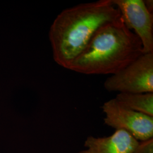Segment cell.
I'll use <instances>...</instances> for the list:
<instances>
[{"label":"cell","mask_w":153,"mask_h":153,"mask_svg":"<svg viewBox=\"0 0 153 153\" xmlns=\"http://www.w3.org/2000/svg\"><path fill=\"white\" fill-rule=\"evenodd\" d=\"M120 18V11L112 0L81 4L61 11L49 33L55 62L68 69L99 28Z\"/></svg>","instance_id":"cell-1"},{"label":"cell","mask_w":153,"mask_h":153,"mask_svg":"<svg viewBox=\"0 0 153 153\" xmlns=\"http://www.w3.org/2000/svg\"><path fill=\"white\" fill-rule=\"evenodd\" d=\"M142 54L140 39L121 17L99 28L68 69L88 75H113Z\"/></svg>","instance_id":"cell-2"},{"label":"cell","mask_w":153,"mask_h":153,"mask_svg":"<svg viewBox=\"0 0 153 153\" xmlns=\"http://www.w3.org/2000/svg\"><path fill=\"white\" fill-rule=\"evenodd\" d=\"M104 88L119 93H153V52L143 53L107 78Z\"/></svg>","instance_id":"cell-3"},{"label":"cell","mask_w":153,"mask_h":153,"mask_svg":"<svg viewBox=\"0 0 153 153\" xmlns=\"http://www.w3.org/2000/svg\"><path fill=\"white\" fill-rule=\"evenodd\" d=\"M102 108L105 114L104 123L116 130H124L137 140L153 138V117L130 109L116 99L104 103Z\"/></svg>","instance_id":"cell-4"},{"label":"cell","mask_w":153,"mask_h":153,"mask_svg":"<svg viewBox=\"0 0 153 153\" xmlns=\"http://www.w3.org/2000/svg\"><path fill=\"white\" fill-rule=\"evenodd\" d=\"M120 11L126 26L140 39L143 53L153 52V13L146 9L143 0H112Z\"/></svg>","instance_id":"cell-5"},{"label":"cell","mask_w":153,"mask_h":153,"mask_svg":"<svg viewBox=\"0 0 153 153\" xmlns=\"http://www.w3.org/2000/svg\"><path fill=\"white\" fill-rule=\"evenodd\" d=\"M139 141L128 131L116 130L110 136L88 137L86 149L78 153H134Z\"/></svg>","instance_id":"cell-6"},{"label":"cell","mask_w":153,"mask_h":153,"mask_svg":"<svg viewBox=\"0 0 153 153\" xmlns=\"http://www.w3.org/2000/svg\"><path fill=\"white\" fill-rule=\"evenodd\" d=\"M115 99L130 109L153 117V93H119Z\"/></svg>","instance_id":"cell-7"},{"label":"cell","mask_w":153,"mask_h":153,"mask_svg":"<svg viewBox=\"0 0 153 153\" xmlns=\"http://www.w3.org/2000/svg\"><path fill=\"white\" fill-rule=\"evenodd\" d=\"M134 153H153V138L139 142Z\"/></svg>","instance_id":"cell-8"},{"label":"cell","mask_w":153,"mask_h":153,"mask_svg":"<svg viewBox=\"0 0 153 153\" xmlns=\"http://www.w3.org/2000/svg\"><path fill=\"white\" fill-rule=\"evenodd\" d=\"M144 4L146 9L150 13H153V0H145L143 1Z\"/></svg>","instance_id":"cell-9"}]
</instances>
